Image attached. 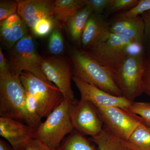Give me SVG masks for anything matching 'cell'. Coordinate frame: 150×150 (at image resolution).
Masks as SVG:
<instances>
[{"mask_svg":"<svg viewBox=\"0 0 150 150\" xmlns=\"http://www.w3.org/2000/svg\"><path fill=\"white\" fill-rule=\"evenodd\" d=\"M140 119L142 120V121H143V122H144L145 123V124H146L147 125H148V126H150V121H146V120H144V119H142V118H141V117H140Z\"/></svg>","mask_w":150,"mask_h":150,"instance_id":"cell-33","label":"cell"},{"mask_svg":"<svg viewBox=\"0 0 150 150\" xmlns=\"http://www.w3.org/2000/svg\"><path fill=\"white\" fill-rule=\"evenodd\" d=\"M17 14L33 34L55 23L54 1L51 0L17 1Z\"/></svg>","mask_w":150,"mask_h":150,"instance_id":"cell-8","label":"cell"},{"mask_svg":"<svg viewBox=\"0 0 150 150\" xmlns=\"http://www.w3.org/2000/svg\"><path fill=\"white\" fill-rule=\"evenodd\" d=\"M72 80L81 95V99L89 101L96 108L118 107L128 110L132 102L122 96L113 95L74 76Z\"/></svg>","mask_w":150,"mask_h":150,"instance_id":"cell-12","label":"cell"},{"mask_svg":"<svg viewBox=\"0 0 150 150\" xmlns=\"http://www.w3.org/2000/svg\"><path fill=\"white\" fill-rule=\"evenodd\" d=\"M133 46L136 45L128 38L110 33L102 41L83 51L113 73Z\"/></svg>","mask_w":150,"mask_h":150,"instance_id":"cell-7","label":"cell"},{"mask_svg":"<svg viewBox=\"0 0 150 150\" xmlns=\"http://www.w3.org/2000/svg\"><path fill=\"white\" fill-rule=\"evenodd\" d=\"M140 120L127 142L133 150H150V127Z\"/></svg>","mask_w":150,"mask_h":150,"instance_id":"cell-20","label":"cell"},{"mask_svg":"<svg viewBox=\"0 0 150 150\" xmlns=\"http://www.w3.org/2000/svg\"><path fill=\"white\" fill-rule=\"evenodd\" d=\"M42 67L46 77L61 91L64 99L74 100L71 86L73 75L69 62L62 57H48L43 59Z\"/></svg>","mask_w":150,"mask_h":150,"instance_id":"cell-11","label":"cell"},{"mask_svg":"<svg viewBox=\"0 0 150 150\" xmlns=\"http://www.w3.org/2000/svg\"><path fill=\"white\" fill-rule=\"evenodd\" d=\"M85 6L84 0H56L54 3V18L57 22L67 24L78 11Z\"/></svg>","mask_w":150,"mask_h":150,"instance_id":"cell-19","label":"cell"},{"mask_svg":"<svg viewBox=\"0 0 150 150\" xmlns=\"http://www.w3.org/2000/svg\"><path fill=\"white\" fill-rule=\"evenodd\" d=\"M96 108L105 126L115 135L126 141H128L141 122L139 116L121 108Z\"/></svg>","mask_w":150,"mask_h":150,"instance_id":"cell-10","label":"cell"},{"mask_svg":"<svg viewBox=\"0 0 150 150\" xmlns=\"http://www.w3.org/2000/svg\"><path fill=\"white\" fill-rule=\"evenodd\" d=\"M108 22L110 33L128 38L142 49L144 25L141 16H128L121 12Z\"/></svg>","mask_w":150,"mask_h":150,"instance_id":"cell-13","label":"cell"},{"mask_svg":"<svg viewBox=\"0 0 150 150\" xmlns=\"http://www.w3.org/2000/svg\"><path fill=\"white\" fill-rule=\"evenodd\" d=\"M10 65L4 56L1 48H0V74H8L11 73Z\"/></svg>","mask_w":150,"mask_h":150,"instance_id":"cell-31","label":"cell"},{"mask_svg":"<svg viewBox=\"0 0 150 150\" xmlns=\"http://www.w3.org/2000/svg\"><path fill=\"white\" fill-rule=\"evenodd\" d=\"M48 49L51 54L59 55L62 54L64 50V38L61 31L55 28L49 37Z\"/></svg>","mask_w":150,"mask_h":150,"instance_id":"cell-22","label":"cell"},{"mask_svg":"<svg viewBox=\"0 0 150 150\" xmlns=\"http://www.w3.org/2000/svg\"><path fill=\"white\" fill-rule=\"evenodd\" d=\"M24 150H54L37 139H33L25 146Z\"/></svg>","mask_w":150,"mask_h":150,"instance_id":"cell-30","label":"cell"},{"mask_svg":"<svg viewBox=\"0 0 150 150\" xmlns=\"http://www.w3.org/2000/svg\"><path fill=\"white\" fill-rule=\"evenodd\" d=\"M143 93L150 97V57L145 56L143 74Z\"/></svg>","mask_w":150,"mask_h":150,"instance_id":"cell-27","label":"cell"},{"mask_svg":"<svg viewBox=\"0 0 150 150\" xmlns=\"http://www.w3.org/2000/svg\"><path fill=\"white\" fill-rule=\"evenodd\" d=\"M93 13L91 9L85 6L78 11L67 23L69 36L74 43L81 45L83 33L89 18Z\"/></svg>","mask_w":150,"mask_h":150,"instance_id":"cell-17","label":"cell"},{"mask_svg":"<svg viewBox=\"0 0 150 150\" xmlns=\"http://www.w3.org/2000/svg\"><path fill=\"white\" fill-rule=\"evenodd\" d=\"M150 10V0H139L137 6L129 10L123 11L128 16H136Z\"/></svg>","mask_w":150,"mask_h":150,"instance_id":"cell-29","label":"cell"},{"mask_svg":"<svg viewBox=\"0 0 150 150\" xmlns=\"http://www.w3.org/2000/svg\"><path fill=\"white\" fill-rule=\"evenodd\" d=\"M140 16L144 25L142 50L145 56L150 57V10L142 13Z\"/></svg>","mask_w":150,"mask_h":150,"instance_id":"cell-25","label":"cell"},{"mask_svg":"<svg viewBox=\"0 0 150 150\" xmlns=\"http://www.w3.org/2000/svg\"><path fill=\"white\" fill-rule=\"evenodd\" d=\"M139 0H109V4L105 10V16L119 11L129 10L137 5Z\"/></svg>","mask_w":150,"mask_h":150,"instance_id":"cell-23","label":"cell"},{"mask_svg":"<svg viewBox=\"0 0 150 150\" xmlns=\"http://www.w3.org/2000/svg\"><path fill=\"white\" fill-rule=\"evenodd\" d=\"M0 136L14 150H24L27 143L35 138V131L24 123L0 117Z\"/></svg>","mask_w":150,"mask_h":150,"instance_id":"cell-14","label":"cell"},{"mask_svg":"<svg viewBox=\"0 0 150 150\" xmlns=\"http://www.w3.org/2000/svg\"><path fill=\"white\" fill-rule=\"evenodd\" d=\"M0 117L24 123L34 130L20 76L12 72L0 74Z\"/></svg>","mask_w":150,"mask_h":150,"instance_id":"cell-3","label":"cell"},{"mask_svg":"<svg viewBox=\"0 0 150 150\" xmlns=\"http://www.w3.org/2000/svg\"><path fill=\"white\" fill-rule=\"evenodd\" d=\"M90 140L97 145L98 150H133L127 141L115 135L105 126L99 135L91 137Z\"/></svg>","mask_w":150,"mask_h":150,"instance_id":"cell-18","label":"cell"},{"mask_svg":"<svg viewBox=\"0 0 150 150\" xmlns=\"http://www.w3.org/2000/svg\"><path fill=\"white\" fill-rule=\"evenodd\" d=\"M73 100H65L41 122L35 131V138L54 150L74 130L70 119L69 108Z\"/></svg>","mask_w":150,"mask_h":150,"instance_id":"cell-4","label":"cell"},{"mask_svg":"<svg viewBox=\"0 0 150 150\" xmlns=\"http://www.w3.org/2000/svg\"><path fill=\"white\" fill-rule=\"evenodd\" d=\"M69 115L74 130L81 134L93 137L103 130V123L96 108L89 101L74 99L70 105Z\"/></svg>","mask_w":150,"mask_h":150,"instance_id":"cell-9","label":"cell"},{"mask_svg":"<svg viewBox=\"0 0 150 150\" xmlns=\"http://www.w3.org/2000/svg\"><path fill=\"white\" fill-rule=\"evenodd\" d=\"M20 79L25 90L28 110L35 131L41 123V119L47 117L64 98L54 83L42 80L31 73L23 72Z\"/></svg>","mask_w":150,"mask_h":150,"instance_id":"cell-1","label":"cell"},{"mask_svg":"<svg viewBox=\"0 0 150 150\" xmlns=\"http://www.w3.org/2000/svg\"><path fill=\"white\" fill-rule=\"evenodd\" d=\"M18 4L17 1L2 0L0 1V23L16 13Z\"/></svg>","mask_w":150,"mask_h":150,"instance_id":"cell-24","label":"cell"},{"mask_svg":"<svg viewBox=\"0 0 150 150\" xmlns=\"http://www.w3.org/2000/svg\"><path fill=\"white\" fill-rule=\"evenodd\" d=\"M0 150H14L8 142L0 139Z\"/></svg>","mask_w":150,"mask_h":150,"instance_id":"cell-32","label":"cell"},{"mask_svg":"<svg viewBox=\"0 0 150 150\" xmlns=\"http://www.w3.org/2000/svg\"><path fill=\"white\" fill-rule=\"evenodd\" d=\"M28 34V28L17 13L0 23L1 42L9 49Z\"/></svg>","mask_w":150,"mask_h":150,"instance_id":"cell-16","label":"cell"},{"mask_svg":"<svg viewBox=\"0 0 150 150\" xmlns=\"http://www.w3.org/2000/svg\"><path fill=\"white\" fill-rule=\"evenodd\" d=\"M145 54L143 50L129 53L113 73V78L121 95L130 101L143 93V74Z\"/></svg>","mask_w":150,"mask_h":150,"instance_id":"cell-5","label":"cell"},{"mask_svg":"<svg viewBox=\"0 0 150 150\" xmlns=\"http://www.w3.org/2000/svg\"><path fill=\"white\" fill-rule=\"evenodd\" d=\"M109 23L103 15L93 13L82 35L81 49L85 50L102 41L109 35Z\"/></svg>","mask_w":150,"mask_h":150,"instance_id":"cell-15","label":"cell"},{"mask_svg":"<svg viewBox=\"0 0 150 150\" xmlns=\"http://www.w3.org/2000/svg\"><path fill=\"white\" fill-rule=\"evenodd\" d=\"M55 150H96L82 134L74 130Z\"/></svg>","mask_w":150,"mask_h":150,"instance_id":"cell-21","label":"cell"},{"mask_svg":"<svg viewBox=\"0 0 150 150\" xmlns=\"http://www.w3.org/2000/svg\"><path fill=\"white\" fill-rule=\"evenodd\" d=\"M127 110L144 120L150 121L149 102H133Z\"/></svg>","mask_w":150,"mask_h":150,"instance_id":"cell-26","label":"cell"},{"mask_svg":"<svg viewBox=\"0 0 150 150\" xmlns=\"http://www.w3.org/2000/svg\"><path fill=\"white\" fill-rule=\"evenodd\" d=\"M85 6H88L93 13L103 15L105 12L109 0H84Z\"/></svg>","mask_w":150,"mask_h":150,"instance_id":"cell-28","label":"cell"},{"mask_svg":"<svg viewBox=\"0 0 150 150\" xmlns=\"http://www.w3.org/2000/svg\"><path fill=\"white\" fill-rule=\"evenodd\" d=\"M69 55L74 76L113 95L122 96L111 71L83 49L71 48Z\"/></svg>","mask_w":150,"mask_h":150,"instance_id":"cell-2","label":"cell"},{"mask_svg":"<svg viewBox=\"0 0 150 150\" xmlns=\"http://www.w3.org/2000/svg\"><path fill=\"white\" fill-rule=\"evenodd\" d=\"M9 58L11 69L14 74L20 76L23 72H28L42 80L50 82L43 72V59L38 53L31 35H26L13 46Z\"/></svg>","mask_w":150,"mask_h":150,"instance_id":"cell-6","label":"cell"}]
</instances>
